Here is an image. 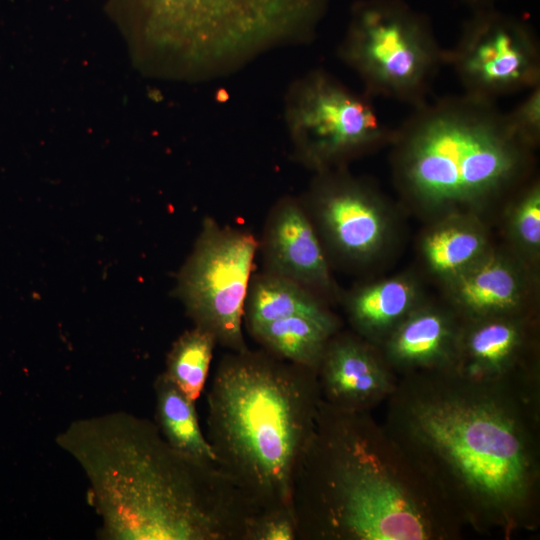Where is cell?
I'll return each instance as SVG.
<instances>
[{
  "label": "cell",
  "instance_id": "1",
  "mask_svg": "<svg viewBox=\"0 0 540 540\" xmlns=\"http://www.w3.org/2000/svg\"><path fill=\"white\" fill-rule=\"evenodd\" d=\"M382 424L465 528L505 539L538 529L540 388L405 376Z\"/></svg>",
  "mask_w": 540,
  "mask_h": 540
},
{
  "label": "cell",
  "instance_id": "2",
  "mask_svg": "<svg viewBox=\"0 0 540 540\" xmlns=\"http://www.w3.org/2000/svg\"><path fill=\"white\" fill-rule=\"evenodd\" d=\"M56 442L80 465L109 540H247L255 510L214 463L126 412L79 419Z\"/></svg>",
  "mask_w": 540,
  "mask_h": 540
},
{
  "label": "cell",
  "instance_id": "3",
  "mask_svg": "<svg viewBox=\"0 0 540 540\" xmlns=\"http://www.w3.org/2000/svg\"><path fill=\"white\" fill-rule=\"evenodd\" d=\"M291 503L299 540H458L465 528L372 412L322 399Z\"/></svg>",
  "mask_w": 540,
  "mask_h": 540
},
{
  "label": "cell",
  "instance_id": "4",
  "mask_svg": "<svg viewBox=\"0 0 540 540\" xmlns=\"http://www.w3.org/2000/svg\"><path fill=\"white\" fill-rule=\"evenodd\" d=\"M320 401L316 369L265 350L221 359L207 393L206 438L216 465L258 512L292 510L294 470Z\"/></svg>",
  "mask_w": 540,
  "mask_h": 540
},
{
  "label": "cell",
  "instance_id": "5",
  "mask_svg": "<svg viewBox=\"0 0 540 540\" xmlns=\"http://www.w3.org/2000/svg\"><path fill=\"white\" fill-rule=\"evenodd\" d=\"M390 144L402 193L436 210L481 205L514 188L533 151L495 102L466 94L414 108Z\"/></svg>",
  "mask_w": 540,
  "mask_h": 540
},
{
  "label": "cell",
  "instance_id": "6",
  "mask_svg": "<svg viewBox=\"0 0 540 540\" xmlns=\"http://www.w3.org/2000/svg\"><path fill=\"white\" fill-rule=\"evenodd\" d=\"M147 21L206 67L228 73L312 39L330 0H143Z\"/></svg>",
  "mask_w": 540,
  "mask_h": 540
},
{
  "label": "cell",
  "instance_id": "7",
  "mask_svg": "<svg viewBox=\"0 0 540 540\" xmlns=\"http://www.w3.org/2000/svg\"><path fill=\"white\" fill-rule=\"evenodd\" d=\"M338 55L360 79L364 93L413 108L426 102L445 64L430 19L405 0L354 2Z\"/></svg>",
  "mask_w": 540,
  "mask_h": 540
},
{
  "label": "cell",
  "instance_id": "8",
  "mask_svg": "<svg viewBox=\"0 0 540 540\" xmlns=\"http://www.w3.org/2000/svg\"><path fill=\"white\" fill-rule=\"evenodd\" d=\"M371 98L324 69L296 78L284 99V123L295 157L318 173L391 142L394 130Z\"/></svg>",
  "mask_w": 540,
  "mask_h": 540
},
{
  "label": "cell",
  "instance_id": "9",
  "mask_svg": "<svg viewBox=\"0 0 540 540\" xmlns=\"http://www.w3.org/2000/svg\"><path fill=\"white\" fill-rule=\"evenodd\" d=\"M257 247L251 233L206 218L178 276L176 295L195 325L233 352L248 349L243 320Z\"/></svg>",
  "mask_w": 540,
  "mask_h": 540
},
{
  "label": "cell",
  "instance_id": "10",
  "mask_svg": "<svg viewBox=\"0 0 540 540\" xmlns=\"http://www.w3.org/2000/svg\"><path fill=\"white\" fill-rule=\"evenodd\" d=\"M463 94L492 101L540 85V46L522 18L497 7L471 10L456 43L445 50Z\"/></svg>",
  "mask_w": 540,
  "mask_h": 540
},
{
  "label": "cell",
  "instance_id": "11",
  "mask_svg": "<svg viewBox=\"0 0 540 540\" xmlns=\"http://www.w3.org/2000/svg\"><path fill=\"white\" fill-rule=\"evenodd\" d=\"M530 320L527 313L463 320L450 371L478 382L540 388Z\"/></svg>",
  "mask_w": 540,
  "mask_h": 540
},
{
  "label": "cell",
  "instance_id": "12",
  "mask_svg": "<svg viewBox=\"0 0 540 540\" xmlns=\"http://www.w3.org/2000/svg\"><path fill=\"white\" fill-rule=\"evenodd\" d=\"M311 201L327 238L343 255L365 259L382 246L387 221L380 197L341 170L319 173Z\"/></svg>",
  "mask_w": 540,
  "mask_h": 540
},
{
  "label": "cell",
  "instance_id": "13",
  "mask_svg": "<svg viewBox=\"0 0 540 540\" xmlns=\"http://www.w3.org/2000/svg\"><path fill=\"white\" fill-rule=\"evenodd\" d=\"M321 399L347 411L372 412L394 392L399 378L379 346L358 334L330 338L317 368Z\"/></svg>",
  "mask_w": 540,
  "mask_h": 540
},
{
  "label": "cell",
  "instance_id": "14",
  "mask_svg": "<svg viewBox=\"0 0 540 540\" xmlns=\"http://www.w3.org/2000/svg\"><path fill=\"white\" fill-rule=\"evenodd\" d=\"M462 323L454 310L416 306L379 348L398 378L450 371Z\"/></svg>",
  "mask_w": 540,
  "mask_h": 540
},
{
  "label": "cell",
  "instance_id": "15",
  "mask_svg": "<svg viewBox=\"0 0 540 540\" xmlns=\"http://www.w3.org/2000/svg\"><path fill=\"white\" fill-rule=\"evenodd\" d=\"M263 251L269 273L310 289L328 290L331 277L315 229L302 206L284 198L267 222Z\"/></svg>",
  "mask_w": 540,
  "mask_h": 540
},
{
  "label": "cell",
  "instance_id": "16",
  "mask_svg": "<svg viewBox=\"0 0 540 540\" xmlns=\"http://www.w3.org/2000/svg\"><path fill=\"white\" fill-rule=\"evenodd\" d=\"M453 277L454 311L463 320L525 313L522 281L508 262L482 256Z\"/></svg>",
  "mask_w": 540,
  "mask_h": 540
},
{
  "label": "cell",
  "instance_id": "17",
  "mask_svg": "<svg viewBox=\"0 0 540 540\" xmlns=\"http://www.w3.org/2000/svg\"><path fill=\"white\" fill-rule=\"evenodd\" d=\"M294 316H306L339 329L336 317L301 284L269 272L251 283L244 309L248 329Z\"/></svg>",
  "mask_w": 540,
  "mask_h": 540
},
{
  "label": "cell",
  "instance_id": "18",
  "mask_svg": "<svg viewBox=\"0 0 540 540\" xmlns=\"http://www.w3.org/2000/svg\"><path fill=\"white\" fill-rule=\"evenodd\" d=\"M415 307L413 285L390 279L359 290L349 299L347 311L355 333L379 346Z\"/></svg>",
  "mask_w": 540,
  "mask_h": 540
},
{
  "label": "cell",
  "instance_id": "19",
  "mask_svg": "<svg viewBox=\"0 0 540 540\" xmlns=\"http://www.w3.org/2000/svg\"><path fill=\"white\" fill-rule=\"evenodd\" d=\"M156 425L164 439L177 451L196 460L214 463L215 455L204 435L195 409V402L164 374L154 383Z\"/></svg>",
  "mask_w": 540,
  "mask_h": 540
},
{
  "label": "cell",
  "instance_id": "20",
  "mask_svg": "<svg viewBox=\"0 0 540 540\" xmlns=\"http://www.w3.org/2000/svg\"><path fill=\"white\" fill-rule=\"evenodd\" d=\"M248 330L265 351L288 362L316 370L328 341L338 332L306 316L279 319Z\"/></svg>",
  "mask_w": 540,
  "mask_h": 540
},
{
  "label": "cell",
  "instance_id": "21",
  "mask_svg": "<svg viewBox=\"0 0 540 540\" xmlns=\"http://www.w3.org/2000/svg\"><path fill=\"white\" fill-rule=\"evenodd\" d=\"M216 344L210 331L195 325L178 337L167 355L163 373L193 402L204 389Z\"/></svg>",
  "mask_w": 540,
  "mask_h": 540
},
{
  "label": "cell",
  "instance_id": "22",
  "mask_svg": "<svg viewBox=\"0 0 540 540\" xmlns=\"http://www.w3.org/2000/svg\"><path fill=\"white\" fill-rule=\"evenodd\" d=\"M486 241L476 228L450 223L429 233L424 241V256L435 272L455 276L483 256Z\"/></svg>",
  "mask_w": 540,
  "mask_h": 540
},
{
  "label": "cell",
  "instance_id": "23",
  "mask_svg": "<svg viewBox=\"0 0 540 540\" xmlns=\"http://www.w3.org/2000/svg\"><path fill=\"white\" fill-rule=\"evenodd\" d=\"M513 231L520 243L531 251L540 246V188L534 182L525 187L514 209Z\"/></svg>",
  "mask_w": 540,
  "mask_h": 540
},
{
  "label": "cell",
  "instance_id": "24",
  "mask_svg": "<svg viewBox=\"0 0 540 540\" xmlns=\"http://www.w3.org/2000/svg\"><path fill=\"white\" fill-rule=\"evenodd\" d=\"M506 117L515 135L533 150L540 141V85L530 89Z\"/></svg>",
  "mask_w": 540,
  "mask_h": 540
},
{
  "label": "cell",
  "instance_id": "25",
  "mask_svg": "<svg viewBox=\"0 0 540 540\" xmlns=\"http://www.w3.org/2000/svg\"><path fill=\"white\" fill-rule=\"evenodd\" d=\"M296 521L290 509L281 508L254 514L247 540H296Z\"/></svg>",
  "mask_w": 540,
  "mask_h": 540
},
{
  "label": "cell",
  "instance_id": "26",
  "mask_svg": "<svg viewBox=\"0 0 540 540\" xmlns=\"http://www.w3.org/2000/svg\"><path fill=\"white\" fill-rule=\"evenodd\" d=\"M462 4L469 7L471 10L496 7L503 0H459Z\"/></svg>",
  "mask_w": 540,
  "mask_h": 540
}]
</instances>
